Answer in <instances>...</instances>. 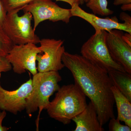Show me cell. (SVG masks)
Returning <instances> with one entry per match:
<instances>
[{
  "mask_svg": "<svg viewBox=\"0 0 131 131\" xmlns=\"http://www.w3.org/2000/svg\"><path fill=\"white\" fill-rule=\"evenodd\" d=\"M64 67L72 73L75 83L96 108L102 126L114 118L113 86L107 71L81 55L64 51L62 58Z\"/></svg>",
  "mask_w": 131,
  "mask_h": 131,
  "instance_id": "6da1fadb",
  "label": "cell"
},
{
  "mask_svg": "<svg viewBox=\"0 0 131 131\" xmlns=\"http://www.w3.org/2000/svg\"><path fill=\"white\" fill-rule=\"evenodd\" d=\"M57 92L46 109L47 113L52 118L68 125L86 107V96L75 83L63 85Z\"/></svg>",
  "mask_w": 131,
  "mask_h": 131,
  "instance_id": "7a4b0ae2",
  "label": "cell"
},
{
  "mask_svg": "<svg viewBox=\"0 0 131 131\" xmlns=\"http://www.w3.org/2000/svg\"><path fill=\"white\" fill-rule=\"evenodd\" d=\"M62 80L58 71L38 72L33 76L32 89L26 99L25 110L30 117L39 110L36 123L37 130L40 114L47 109L50 97L59 89L58 83Z\"/></svg>",
  "mask_w": 131,
  "mask_h": 131,
  "instance_id": "3957f363",
  "label": "cell"
},
{
  "mask_svg": "<svg viewBox=\"0 0 131 131\" xmlns=\"http://www.w3.org/2000/svg\"><path fill=\"white\" fill-rule=\"evenodd\" d=\"M106 31L95 32L82 46L81 56L107 72L115 70L126 72L110 56L106 43Z\"/></svg>",
  "mask_w": 131,
  "mask_h": 131,
  "instance_id": "277c9868",
  "label": "cell"
},
{
  "mask_svg": "<svg viewBox=\"0 0 131 131\" xmlns=\"http://www.w3.org/2000/svg\"><path fill=\"white\" fill-rule=\"evenodd\" d=\"M32 18L28 12H25L21 16L17 12L7 13L3 30L14 45L37 44L40 39L32 26Z\"/></svg>",
  "mask_w": 131,
  "mask_h": 131,
  "instance_id": "5b68a950",
  "label": "cell"
},
{
  "mask_svg": "<svg viewBox=\"0 0 131 131\" xmlns=\"http://www.w3.org/2000/svg\"><path fill=\"white\" fill-rule=\"evenodd\" d=\"M32 15L35 31L39 24L45 20L55 22L62 21L68 24L72 17L70 9L60 7L51 0H33L22 9Z\"/></svg>",
  "mask_w": 131,
  "mask_h": 131,
  "instance_id": "8992f818",
  "label": "cell"
},
{
  "mask_svg": "<svg viewBox=\"0 0 131 131\" xmlns=\"http://www.w3.org/2000/svg\"><path fill=\"white\" fill-rule=\"evenodd\" d=\"M41 52L39 47L33 43L14 45L6 57L15 73L21 74L27 70L33 76L38 72L36 58Z\"/></svg>",
  "mask_w": 131,
  "mask_h": 131,
  "instance_id": "52a82bcc",
  "label": "cell"
},
{
  "mask_svg": "<svg viewBox=\"0 0 131 131\" xmlns=\"http://www.w3.org/2000/svg\"><path fill=\"white\" fill-rule=\"evenodd\" d=\"M41 53L37 56V69L38 72L58 71L64 67L62 58L65 48L63 41L54 39L44 38L40 40Z\"/></svg>",
  "mask_w": 131,
  "mask_h": 131,
  "instance_id": "ba28073f",
  "label": "cell"
},
{
  "mask_svg": "<svg viewBox=\"0 0 131 131\" xmlns=\"http://www.w3.org/2000/svg\"><path fill=\"white\" fill-rule=\"evenodd\" d=\"M123 34L117 29L106 31V43L113 59L131 74V45L124 40Z\"/></svg>",
  "mask_w": 131,
  "mask_h": 131,
  "instance_id": "9c48e42d",
  "label": "cell"
},
{
  "mask_svg": "<svg viewBox=\"0 0 131 131\" xmlns=\"http://www.w3.org/2000/svg\"><path fill=\"white\" fill-rule=\"evenodd\" d=\"M0 74V110H5L14 115L25 110L26 99L32 89V80L21 84L13 91H8L2 86Z\"/></svg>",
  "mask_w": 131,
  "mask_h": 131,
  "instance_id": "30bf717a",
  "label": "cell"
},
{
  "mask_svg": "<svg viewBox=\"0 0 131 131\" xmlns=\"http://www.w3.org/2000/svg\"><path fill=\"white\" fill-rule=\"evenodd\" d=\"M70 9L72 16L79 17L86 20L94 27L95 32L101 31L109 32L114 29H117L131 34V24L126 22L119 23L116 16L111 18H100L95 15L85 12L78 4L73 5Z\"/></svg>",
  "mask_w": 131,
  "mask_h": 131,
  "instance_id": "8fae6325",
  "label": "cell"
},
{
  "mask_svg": "<svg viewBox=\"0 0 131 131\" xmlns=\"http://www.w3.org/2000/svg\"><path fill=\"white\" fill-rule=\"evenodd\" d=\"M75 123L74 131H104L99 121L96 108L91 101L86 108L72 119Z\"/></svg>",
  "mask_w": 131,
  "mask_h": 131,
  "instance_id": "7c38bea8",
  "label": "cell"
},
{
  "mask_svg": "<svg viewBox=\"0 0 131 131\" xmlns=\"http://www.w3.org/2000/svg\"><path fill=\"white\" fill-rule=\"evenodd\" d=\"M111 90L117 106V118L131 127V102L115 86L113 85Z\"/></svg>",
  "mask_w": 131,
  "mask_h": 131,
  "instance_id": "4fadbf2b",
  "label": "cell"
},
{
  "mask_svg": "<svg viewBox=\"0 0 131 131\" xmlns=\"http://www.w3.org/2000/svg\"><path fill=\"white\" fill-rule=\"evenodd\" d=\"M108 73L113 85L117 87L131 102V74L115 70Z\"/></svg>",
  "mask_w": 131,
  "mask_h": 131,
  "instance_id": "5bb4252c",
  "label": "cell"
},
{
  "mask_svg": "<svg viewBox=\"0 0 131 131\" xmlns=\"http://www.w3.org/2000/svg\"><path fill=\"white\" fill-rule=\"evenodd\" d=\"M86 3L94 14L107 16L113 14V11L108 8L107 0H87Z\"/></svg>",
  "mask_w": 131,
  "mask_h": 131,
  "instance_id": "9a60e30c",
  "label": "cell"
},
{
  "mask_svg": "<svg viewBox=\"0 0 131 131\" xmlns=\"http://www.w3.org/2000/svg\"><path fill=\"white\" fill-rule=\"evenodd\" d=\"M33 0H2L7 13L17 12L22 10Z\"/></svg>",
  "mask_w": 131,
  "mask_h": 131,
  "instance_id": "2e32d148",
  "label": "cell"
},
{
  "mask_svg": "<svg viewBox=\"0 0 131 131\" xmlns=\"http://www.w3.org/2000/svg\"><path fill=\"white\" fill-rule=\"evenodd\" d=\"M14 45L3 29L0 28V55L6 57Z\"/></svg>",
  "mask_w": 131,
  "mask_h": 131,
  "instance_id": "e0dca14e",
  "label": "cell"
},
{
  "mask_svg": "<svg viewBox=\"0 0 131 131\" xmlns=\"http://www.w3.org/2000/svg\"><path fill=\"white\" fill-rule=\"evenodd\" d=\"M108 129L110 131H131V127L121 124L120 121L117 118H112L109 120Z\"/></svg>",
  "mask_w": 131,
  "mask_h": 131,
  "instance_id": "ac0fdd59",
  "label": "cell"
},
{
  "mask_svg": "<svg viewBox=\"0 0 131 131\" xmlns=\"http://www.w3.org/2000/svg\"><path fill=\"white\" fill-rule=\"evenodd\" d=\"M12 69V66L6 57L0 55V74L8 72Z\"/></svg>",
  "mask_w": 131,
  "mask_h": 131,
  "instance_id": "d6986e66",
  "label": "cell"
},
{
  "mask_svg": "<svg viewBox=\"0 0 131 131\" xmlns=\"http://www.w3.org/2000/svg\"><path fill=\"white\" fill-rule=\"evenodd\" d=\"M7 13L3 6L2 1L0 0V28L3 29L6 16Z\"/></svg>",
  "mask_w": 131,
  "mask_h": 131,
  "instance_id": "ffe728a7",
  "label": "cell"
},
{
  "mask_svg": "<svg viewBox=\"0 0 131 131\" xmlns=\"http://www.w3.org/2000/svg\"><path fill=\"white\" fill-rule=\"evenodd\" d=\"M6 111L5 110H0V131H7L9 128L7 127L2 126V122L6 116Z\"/></svg>",
  "mask_w": 131,
  "mask_h": 131,
  "instance_id": "44dd1931",
  "label": "cell"
},
{
  "mask_svg": "<svg viewBox=\"0 0 131 131\" xmlns=\"http://www.w3.org/2000/svg\"><path fill=\"white\" fill-rule=\"evenodd\" d=\"M120 18L122 20H124V22L131 24V16L125 13H121Z\"/></svg>",
  "mask_w": 131,
  "mask_h": 131,
  "instance_id": "7402d4cb",
  "label": "cell"
},
{
  "mask_svg": "<svg viewBox=\"0 0 131 131\" xmlns=\"http://www.w3.org/2000/svg\"><path fill=\"white\" fill-rule=\"evenodd\" d=\"M129 4H131V0H114L113 2L114 5L116 6Z\"/></svg>",
  "mask_w": 131,
  "mask_h": 131,
  "instance_id": "603a6c76",
  "label": "cell"
},
{
  "mask_svg": "<svg viewBox=\"0 0 131 131\" xmlns=\"http://www.w3.org/2000/svg\"><path fill=\"white\" fill-rule=\"evenodd\" d=\"M56 1H62L67 3L68 4H69L71 7L75 4H78L80 5L79 0H56Z\"/></svg>",
  "mask_w": 131,
  "mask_h": 131,
  "instance_id": "cb8c5ba5",
  "label": "cell"
},
{
  "mask_svg": "<svg viewBox=\"0 0 131 131\" xmlns=\"http://www.w3.org/2000/svg\"><path fill=\"white\" fill-rule=\"evenodd\" d=\"M123 38L126 42H127L129 45H131V34L128 32L124 34Z\"/></svg>",
  "mask_w": 131,
  "mask_h": 131,
  "instance_id": "d4e9b609",
  "label": "cell"
},
{
  "mask_svg": "<svg viewBox=\"0 0 131 131\" xmlns=\"http://www.w3.org/2000/svg\"><path fill=\"white\" fill-rule=\"evenodd\" d=\"M121 9L124 11H127L130 12L131 11V4L122 5Z\"/></svg>",
  "mask_w": 131,
  "mask_h": 131,
  "instance_id": "484cf974",
  "label": "cell"
},
{
  "mask_svg": "<svg viewBox=\"0 0 131 131\" xmlns=\"http://www.w3.org/2000/svg\"><path fill=\"white\" fill-rule=\"evenodd\" d=\"M85 0H79V2L80 5H82L85 3Z\"/></svg>",
  "mask_w": 131,
  "mask_h": 131,
  "instance_id": "4316f807",
  "label": "cell"
},
{
  "mask_svg": "<svg viewBox=\"0 0 131 131\" xmlns=\"http://www.w3.org/2000/svg\"><path fill=\"white\" fill-rule=\"evenodd\" d=\"M87 1V0H85V1H84V2H85V3Z\"/></svg>",
  "mask_w": 131,
  "mask_h": 131,
  "instance_id": "83f0119b",
  "label": "cell"
}]
</instances>
